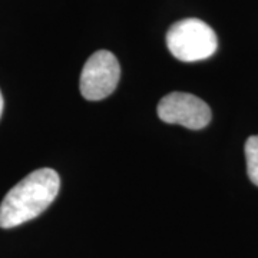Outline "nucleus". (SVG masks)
<instances>
[{
  "label": "nucleus",
  "instance_id": "1",
  "mask_svg": "<svg viewBox=\"0 0 258 258\" xmlns=\"http://www.w3.org/2000/svg\"><path fill=\"white\" fill-rule=\"evenodd\" d=\"M59 188L60 178L50 168L25 176L0 204V228H13L36 218L55 201Z\"/></svg>",
  "mask_w": 258,
  "mask_h": 258
},
{
  "label": "nucleus",
  "instance_id": "2",
  "mask_svg": "<svg viewBox=\"0 0 258 258\" xmlns=\"http://www.w3.org/2000/svg\"><path fill=\"white\" fill-rule=\"evenodd\" d=\"M166 46L174 57L182 62H198L217 50V35L200 19H184L174 23L166 33Z\"/></svg>",
  "mask_w": 258,
  "mask_h": 258
},
{
  "label": "nucleus",
  "instance_id": "3",
  "mask_svg": "<svg viewBox=\"0 0 258 258\" xmlns=\"http://www.w3.org/2000/svg\"><path fill=\"white\" fill-rule=\"evenodd\" d=\"M120 66L109 50L95 52L83 66L81 74V93L88 101H101L111 95L119 82Z\"/></svg>",
  "mask_w": 258,
  "mask_h": 258
},
{
  "label": "nucleus",
  "instance_id": "4",
  "mask_svg": "<svg viewBox=\"0 0 258 258\" xmlns=\"http://www.w3.org/2000/svg\"><path fill=\"white\" fill-rule=\"evenodd\" d=\"M158 116L166 123H178L185 128L198 131L211 122V109L195 95L172 92L159 101Z\"/></svg>",
  "mask_w": 258,
  "mask_h": 258
},
{
  "label": "nucleus",
  "instance_id": "5",
  "mask_svg": "<svg viewBox=\"0 0 258 258\" xmlns=\"http://www.w3.org/2000/svg\"><path fill=\"white\" fill-rule=\"evenodd\" d=\"M247 172L251 182L258 186V135L249 137L245 142Z\"/></svg>",
  "mask_w": 258,
  "mask_h": 258
},
{
  "label": "nucleus",
  "instance_id": "6",
  "mask_svg": "<svg viewBox=\"0 0 258 258\" xmlns=\"http://www.w3.org/2000/svg\"><path fill=\"white\" fill-rule=\"evenodd\" d=\"M2 113H3V96L0 92V118H2Z\"/></svg>",
  "mask_w": 258,
  "mask_h": 258
}]
</instances>
